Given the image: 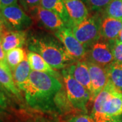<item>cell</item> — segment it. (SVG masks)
I'll return each mask as SVG.
<instances>
[{
  "instance_id": "6da1fadb",
  "label": "cell",
  "mask_w": 122,
  "mask_h": 122,
  "mask_svg": "<svg viewBox=\"0 0 122 122\" xmlns=\"http://www.w3.org/2000/svg\"><path fill=\"white\" fill-rule=\"evenodd\" d=\"M62 87V83L56 77L31 71L27 81L20 90L25 92L26 102L32 109L51 112L56 109L55 99Z\"/></svg>"
},
{
  "instance_id": "7a4b0ae2",
  "label": "cell",
  "mask_w": 122,
  "mask_h": 122,
  "mask_svg": "<svg viewBox=\"0 0 122 122\" xmlns=\"http://www.w3.org/2000/svg\"><path fill=\"white\" fill-rule=\"evenodd\" d=\"M92 103L90 115L95 122H122V93L110 81Z\"/></svg>"
},
{
  "instance_id": "3957f363",
  "label": "cell",
  "mask_w": 122,
  "mask_h": 122,
  "mask_svg": "<svg viewBox=\"0 0 122 122\" xmlns=\"http://www.w3.org/2000/svg\"><path fill=\"white\" fill-rule=\"evenodd\" d=\"M29 49L31 52L39 54L55 69H64L76 62L67 54L64 46L51 37L32 38L29 44Z\"/></svg>"
},
{
  "instance_id": "277c9868",
  "label": "cell",
  "mask_w": 122,
  "mask_h": 122,
  "mask_svg": "<svg viewBox=\"0 0 122 122\" xmlns=\"http://www.w3.org/2000/svg\"><path fill=\"white\" fill-rule=\"evenodd\" d=\"M62 74L70 105L81 113L87 114V106L91 101L90 93L73 78L66 69H62Z\"/></svg>"
},
{
  "instance_id": "5b68a950",
  "label": "cell",
  "mask_w": 122,
  "mask_h": 122,
  "mask_svg": "<svg viewBox=\"0 0 122 122\" xmlns=\"http://www.w3.org/2000/svg\"><path fill=\"white\" fill-rule=\"evenodd\" d=\"M100 22L101 18L91 16H87L83 21L71 28L76 39L83 45L86 50L102 38Z\"/></svg>"
},
{
  "instance_id": "8992f818",
  "label": "cell",
  "mask_w": 122,
  "mask_h": 122,
  "mask_svg": "<svg viewBox=\"0 0 122 122\" xmlns=\"http://www.w3.org/2000/svg\"><path fill=\"white\" fill-rule=\"evenodd\" d=\"M8 30H25L30 27L33 20L17 4L0 9Z\"/></svg>"
},
{
  "instance_id": "52a82bcc",
  "label": "cell",
  "mask_w": 122,
  "mask_h": 122,
  "mask_svg": "<svg viewBox=\"0 0 122 122\" xmlns=\"http://www.w3.org/2000/svg\"><path fill=\"white\" fill-rule=\"evenodd\" d=\"M56 38L61 41L66 52L76 62L85 61L87 50L73 33L72 29L65 26L54 32Z\"/></svg>"
},
{
  "instance_id": "ba28073f",
  "label": "cell",
  "mask_w": 122,
  "mask_h": 122,
  "mask_svg": "<svg viewBox=\"0 0 122 122\" xmlns=\"http://www.w3.org/2000/svg\"><path fill=\"white\" fill-rule=\"evenodd\" d=\"M86 61L104 67H108L115 62L109 41L102 38L87 49Z\"/></svg>"
},
{
  "instance_id": "9c48e42d",
  "label": "cell",
  "mask_w": 122,
  "mask_h": 122,
  "mask_svg": "<svg viewBox=\"0 0 122 122\" xmlns=\"http://www.w3.org/2000/svg\"><path fill=\"white\" fill-rule=\"evenodd\" d=\"M89 68L91 79L92 92L91 101L96 98L109 81L108 72L107 67L98 65L93 62L86 61Z\"/></svg>"
},
{
  "instance_id": "30bf717a",
  "label": "cell",
  "mask_w": 122,
  "mask_h": 122,
  "mask_svg": "<svg viewBox=\"0 0 122 122\" xmlns=\"http://www.w3.org/2000/svg\"><path fill=\"white\" fill-rule=\"evenodd\" d=\"M30 10L35 14V17L45 27L54 32L67 26L62 18L53 11L41 6L31 8Z\"/></svg>"
},
{
  "instance_id": "8fae6325",
  "label": "cell",
  "mask_w": 122,
  "mask_h": 122,
  "mask_svg": "<svg viewBox=\"0 0 122 122\" xmlns=\"http://www.w3.org/2000/svg\"><path fill=\"white\" fill-rule=\"evenodd\" d=\"M66 69L76 81L81 84L90 93L91 96V79L86 61H77Z\"/></svg>"
},
{
  "instance_id": "7c38bea8",
  "label": "cell",
  "mask_w": 122,
  "mask_h": 122,
  "mask_svg": "<svg viewBox=\"0 0 122 122\" xmlns=\"http://www.w3.org/2000/svg\"><path fill=\"white\" fill-rule=\"evenodd\" d=\"M122 29V20L105 15L101 18L100 34L101 37L106 41H114L117 39Z\"/></svg>"
},
{
  "instance_id": "4fadbf2b",
  "label": "cell",
  "mask_w": 122,
  "mask_h": 122,
  "mask_svg": "<svg viewBox=\"0 0 122 122\" xmlns=\"http://www.w3.org/2000/svg\"><path fill=\"white\" fill-rule=\"evenodd\" d=\"M69 14L72 27L83 21L88 16L86 5L81 0H62ZM71 27V28H72Z\"/></svg>"
},
{
  "instance_id": "5bb4252c",
  "label": "cell",
  "mask_w": 122,
  "mask_h": 122,
  "mask_svg": "<svg viewBox=\"0 0 122 122\" xmlns=\"http://www.w3.org/2000/svg\"><path fill=\"white\" fill-rule=\"evenodd\" d=\"M27 39L26 30H10L5 31L1 37L2 46L5 52L15 48H22Z\"/></svg>"
},
{
  "instance_id": "9a60e30c",
  "label": "cell",
  "mask_w": 122,
  "mask_h": 122,
  "mask_svg": "<svg viewBox=\"0 0 122 122\" xmlns=\"http://www.w3.org/2000/svg\"><path fill=\"white\" fill-rule=\"evenodd\" d=\"M27 60L31 71L48 73L58 78L56 72L37 53L29 51L27 53Z\"/></svg>"
},
{
  "instance_id": "2e32d148",
  "label": "cell",
  "mask_w": 122,
  "mask_h": 122,
  "mask_svg": "<svg viewBox=\"0 0 122 122\" xmlns=\"http://www.w3.org/2000/svg\"><path fill=\"white\" fill-rule=\"evenodd\" d=\"M40 6L57 14L65 22L66 26L70 28L72 27L69 14L62 0H42Z\"/></svg>"
},
{
  "instance_id": "e0dca14e",
  "label": "cell",
  "mask_w": 122,
  "mask_h": 122,
  "mask_svg": "<svg viewBox=\"0 0 122 122\" xmlns=\"http://www.w3.org/2000/svg\"><path fill=\"white\" fill-rule=\"evenodd\" d=\"M0 86L14 95L20 96V90L14 82L12 72L9 66L0 65Z\"/></svg>"
},
{
  "instance_id": "ac0fdd59",
  "label": "cell",
  "mask_w": 122,
  "mask_h": 122,
  "mask_svg": "<svg viewBox=\"0 0 122 122\" xmlns=\"http://www.w3.org/2000/svg\"><path fill=\"white\" fill-rule=\"evenodd\" d=\"M31 69L26 58L12 71L14 80L19 90H21L29 77Z\"/></svg>"
},
{
  "instance_id": "d6986e66",
  "label": "cell",
  "mask_w": 122,
  "mask_h": 122,
  "mask_svg": "<svg viewBox=\"0 0 122 122\" xmlns=\"http://www.w3.org/2000/svg\"><path fill=\"white\" fill-rule=\"evenodd\" d=\"M107 69L109 81L122 93V63L114 62Z\"/></svg>"
},
{
  "instance_id": "ffe728a7",
  "label": "cell",
  "mask_w": 122,
  "mask_h": 122,
  "mask_svg": "<svg viewBox=\"0 0 122 122\" xmlns=\"http://www.w3.org/2000/svg\"><path fill=\"white\" fill-rule=\"evenodd\" d=\"M26 56L27 54L22 48H15L5 52L6 61L12 72L26 58Z\"/></svg>"
},
{
  "instance_id": "44dd1931",
  "label": "cell",
  "mask_w": 122,
  "mask_h": 122,
  "mask_svg": "<svg viewBox=\"0 0 122 122\" xmlns=\"http://www.w3.org/2000/svg\"><path fill=\"white\" fill-rule=\"evenodd\" d=\"M105 15L122 20V0H112L105 8Z\"/></svg>"
},
{
  "instance_id": "7402d4cb",
  "label": "cell",
  "mask_w": 122,
  "mask_h": 122,
  "mask_svg": "<svg viewBox=\"0 0 122 122\" xmlns=\"http://www.w3.org/2000/svg\"><path fill=\"white\" fill-rule=\"evenodd\" d=\"M108 41L111 47L115 62L122 63V42L119 41L117 39Z\"/></svg>"
},
{
  "instance_id": "603a6c76",
  "label": "cell",
  "mask_w": 122,
  "mask_h": 122,
  "mask_svg": "<svg viewBox=\"0 0 122 122\" xmlns=\"http://www.w3.org/2000/svg\"><path fill=\"white\" fill-rule=\"evenodd\" d=\"M111 1L112 0H86L90 8L96 11L105 9Z\"/></svg>"
},
{
  "instance_id": "cb8c5ba5",
  "label": "cell",
  "mask_w": 122,
  "mask_h": 122,
  "mask_svg": "<svg viewBox=\"0 0 122 122\" xmlns=\"http://www.w3.org/2000/svg\"><path fill=\"white\" fill-rule=\"evenodd\" d=\"M66 122H95V121L90 115L81 113L70 117Z\"/></svg>"
},
{
  "instance_id": "d4e9b609",
  "label": "cell",
  "mask_w": 122,
  "mask_h": 122,
  "mask_svg": "<svg viewBox=\"0 0 122 122\" xmlns=\"http://www.w3.org/2000/svg\"><path fill=\"white\" fill-rule=\"evenodd\" d=\"M20 1H21V3L25 7L31 9L35 7L40 6L42 0H20Z\"/></svg>"
},
{
  "instance_id": "484cf974",
  "label": "cell",
  "mask_w": 122,
  "mask_h": 122,
  "mask_svg": "<svg viewBox=\"0 0 122 122\" xmlns=\"http://www.w3.org/2000/svg\"><path fill=\"white\" fill-rule=\"evenodd\" d=\"M4 88L0 86V109H5L8 104V100L4 93Z\"/></svg>"
},
{
  "instance_id": "4316f807",
  "label": "cell",
  "mask_w": 122,
  "mask_h": 122,
  "mask_svg": "<svg viewBox=\"0 0 122 122\" xmlns=\"http://www.w3.org/2000/svg\"><path fill=\"white\" fill-rule=\"evenodd\" d=\"M0 65L5 66H9L7 61H6V57H5V52L4 50V48L2 46V41L1 37L0 38Z\"/></svg>"
},
{
  "instance_id": "83f0119b",
  "label": "cell",
  "mask_w": 122,
  "mask_h": 122,
  "mask_svg": "<svg viewBox=\"0 0 122 122\" xmlns=\"http://www.w3.org/2000/svg\"><path fill=\"white\" fill-rule=\"evenodd\" d=\"M7 30H8V29H7V27L5 26L4 18H3V16L0 12V38L3 36V35L5 33V31H7Z\"/></svg>"
},
{
  "instance_id": "f1b7e54d",
  "label": "cell",
  "mask_w": 122,
  "mask_h": 122,
  "mask_svg": "<svg viewBox=\"0 0 122 122\" xmlns=\"http://www.w3.org/2000/svg\"><path fill=\"white\" fill-rule=\"evenodd\" d=\"M18 0H0V9L17 4Z\"/></svg>"
},
{
  "instance_id": "f546056e",
  "label": "cell",
  "mask_w": 122,
  "mask_h": 122,
  "mask_svg": "<svg viewBox=\"0 0 122 122\" xmlns=\"http://www.w3.org/2000/svg\"><path fill=\"white\" fill-rule=\"evenodd\" d=\"M117 40L119 41H121V42H122V29L121 30V31H120L119 34V36H118Z\"/></svg>"
},
{
  "instance_id": "4dcf8cb0",
  "label": "cell",
  "mask_w": 122,
  "mask_h": 122,
  "mask_svg": "<svg viewBox=\"0 0 122 122\" xmlns=\"http://www.w3.org/2000/svg\"><path fill=\"white\" fill-rule=\"evenodd\" d=\"M50 122V121H48V120H46V119H37V120H35V121H33V122Z\"/></svg>"
}]
</instances>
